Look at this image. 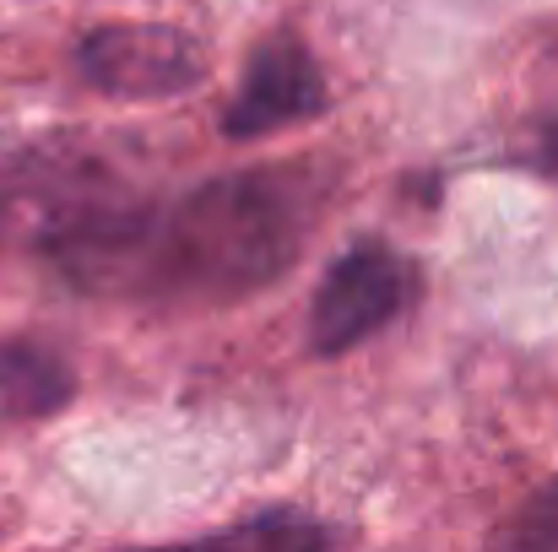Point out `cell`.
<instances>
[{
  "mask_svg": "<svg viewBox=\"0 0 558 552\" xmlns=\"http://www.w3.org/2000/svg\"><path fill=\"white\" fill-rule=\"evenodd\" d=\"M0 174L44 189L38 255L71 293L136 304H233L271 287L293 271L320 200L310 169L222 174L174 200L93 189L87 158L38 147L5 158Z\"/></svg>",
  "mask_w": 558,
  "mask_h": 552,
  "instance_id": "6da1fadb",
  "label": "cell"
},
{
  "mask_svg": "<svg viewBox=\"0 0 558 552\" xmlns=\"http://www.w3.org/2000/svg\"><path fill=\"white\" fill-rule=\"evenodd\" d=\"M417 266L385 244V238H359L348 255H337L315 287L310 304V347L320 358H342L364 347L385 326H396L412 298H417Z\"/></svg>",
  "mask_w": 558,
  "mask_h": 552,
  "instance_id": "7a4b0ae2",
  "label": "cell"
},
{
  "mask_svg": "<svg viewBox=\"0 0 558 552\" xmlns=\"http://www.w3.org/2000/svg\"><path fill=\"white\" fill-rule=\"evenodd\" d=\"M76 71L93 93L125 98V103H153V98H180L201 82L206 60L195 38L163 22H109L93 27L76 44Z\"/></svg>",
  "mask_w": 558,
  "mask_h": 552,
  "instance_id": "3957f363",
  "label": "cell"
},
{
  "mask_svg": "<svg viewBox=\"0 0 558 552\" xmlns=\"http://www.w3.org/2000/svg\"><path fill=\"white\" fill-rule=\"evenodd\" d=\"M326 103H331V93H326V76H320L315 54L304 49V38L271 33L244 60V82L222 109V136L255 142L282 125H304V120L326 114Z\"/></svg>",
  "mask_w": 558,
  "mask_h": 552,
  "instance_id": "277c9868",
  "label": "cell"
},
{
  "mask_svg": "<svg viewBox=\"0 0 558 552\" xmlns=\"http://www.w3.org/2000/svg\"><path fill=\"white\" fill-rule=\"evenodd\" d=\"M71 395H76V373L49 342H33V336L0 342V417L5 422L54 417Z\"/></svg>",
  "mask_w": 558,
  "mask_h": 552,
  "instance_id": "5b68a950",
  "label": "cell"
},
{
  "mask_svg": "<svg viewBox=\"0 0 558 552\" xmlns=\"http://www.w3.org/2000/svg\"><path fill=\"white\" fill-rule=\"evenodd\" d=\"M337 531L304 510H288V504H271L239 526H222V531H206V537H190V542H169V548H131V552H331Z\"/></svg>",
  "mask_w": 558,
  "mask_h": 552,
  "instance_id": "8992f818",
  "label": "cell"
},
{
  "mask_svg": "<svg viewBox=\"0 0 558 552\" xmlns=\"http://www.w3.org/2000/svg\"><path fill=\"white\" fill-rule=\"evenodd\" d=\"M483 552H558V477L526 493L494 531Z\"/></svg>",
  "mask_w": 558,
  "mask_h": 552,
  "instance_id": "52a82bcc",
  "label": "cell"
},
{
  "mask_svg": "<svg viewBox=\"0 0 558 552\" xmlns=\"http://www.w3.org/2000/svg\"><path fill=\"white\" fill-rule=\"evenodd\" d=\"M521 169H532V174H543V180L558 184V120H548V125H537V142L515 158Z\"/></svg>",
  "mask_w": 558,
  "mask_h": 552,
  "instance_id": "ba28073f",
  "label": "cell"
}]
</instances>
